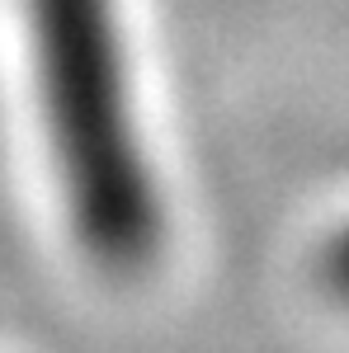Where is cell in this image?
<instances>
[{
    "label": "cell",
    "instance_id": "cell-1",
    "mask_svg": "<svg viewBox=\"0 0 349 353\" xmlns=\"http://www.w3.org/2000/svg\"><path fill=\"white\" fill-rule=\"evenodd\" d=\"M19 14L76 245L118 278L151 269L165 241V212L113 0H19Z\"/></svg>",
    "mask_w": 349,
    "mask_h": 353
},
{
    "label": "cell",
    "instance_id": "cell-2",
    "mask_svg": "<svg viewBox=\"0 0 349 353\" xmlns=\"http://www.w3.org/2000/svg\"><path fill=\"white\" fill-rule=\"evenodd\" d=\"M321 273H326V288H330L340 301H349V226H340V231H335V241L326 245Z\"/></svg>",
    "mask_w": 349,
    "mask_h": 353
}]
</instances>
